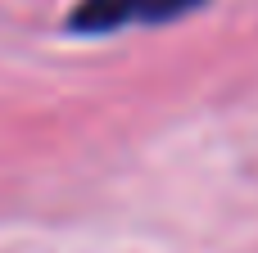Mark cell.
<instances>
[{
	"label": "cell",
	"mask_w": 258,
	"mask_h": 253,
	"mask_svg": "<svg viewBox=\"0 0 258 253\" xmlns=\"http://www.w3.org/2000/svg\"><path fill=\"white\" fill-rule=\"evenodd\" d=\"M204 0H77L68 14L73 36H113L132 27H163L195 14Z\"/></svg>",
	"instance_id": "obj_1"
}]
</instances>
